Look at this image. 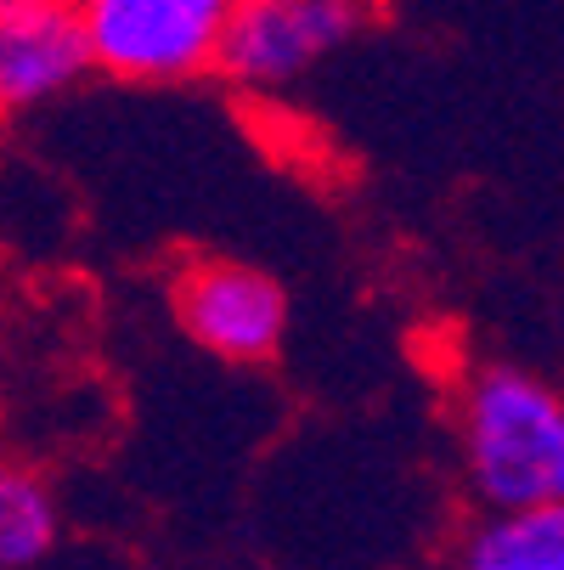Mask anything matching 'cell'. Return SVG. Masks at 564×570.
Wrapping results in <instances>:
<instances>
[{"label":"cell","instance_id":"6da1fadb","mask_svg":"<svg viewBox=\"0 0 564 570\" xmlns=\"http://www.w3.org/2000/svg\"><path fill=\"white\" fill-rule=\"evenodd\" d=\"M452 446L479 514L564 503V395L508 362L452 384Z\"/></svg>","mask_w":564,"mask_h":570},{"label":"cell","instance_id":"7a4b0ae2","mask_svg":"<svg viewBox=\"0 0 564 570\" xmlns=\"http://www.w3.org/2000/svg\"><path fill=\"white\" fill-rule=\"evenodd\" d=\"M97 73L119 86H192L220 73L244 0H79Z\"/></svg>","mask_w":564,"mask_h":570},{"label":"cell","instance_id":"3957f363","mask_svg":"<svg viewBox=\"0 0 564 570\" xmlns=\"http://www.w3.org/2000/svg\"><path fill=\"white\" fill-rule=\"evenodd\" d=\"M373 23V0H244L220 79H231L249 97H271L299 86L328 57H339Z\"/></svg>","mask_w":564,"mask_h":570},{"label":"cell","instance_id":"277c9868","mask_svg":"<svg viewBox=\"0 0 564 570\" xmlns=\"http://www.w3.org/2000/svg\"><path fill=\"white\" fill-rule=\"evenodd\" d=\"M170 305H176L181 334L198 351H209L220 362H237V367L271 362L283 334H288L283 288L260 266H244V261H220V255L187 261L176 272Z\"/></svg>","mask_w":564,"mask_h":570},{"label":"cell","instance_id":"5b68a950","mask_svg":"<svg viewBox=\"0 0 564 570\" xmlns=\"http://www.w3.org/2000/svg\"><path fill=\"white\" fill-rule=\"evenodd\" d=\"M97 68L79 0H0V102L12 114L68 97Z\"/></svg>","mask_w":564,"mask_h":570},{"label":"cell","instance_id":"8992f818","mask_svg":"<svg viewBox=\"0 0 564 570\" xmlns=\"http://www.w3.org/2000/svg\"><path fill=\"white\" fill-rule=\"evenodd\" d=\"M457 570H564V503L474 520Z\"/></svg>","mask_w":564,"mask_h":570},{"label":"cell","instance_id":"52a82bcc","mask_svg":"<svg viewBox=\"0 0 564 570\" xmlns=\"http://www.w3.org/2000/svg\"><path fill=\"white\" fill-rule=\"evenodd\" d=\"M51 542H57L51 485L29 469H7V480H0V559L23 570V564H40Z\"/></svg>","mask_w":564,"mask_h":570}]
</instances>
